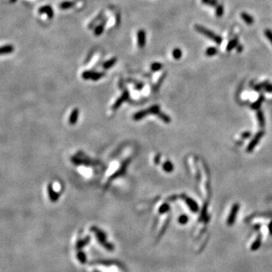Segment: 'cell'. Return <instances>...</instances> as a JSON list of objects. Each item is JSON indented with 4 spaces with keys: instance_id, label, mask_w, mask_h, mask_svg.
Wrapping results in <instances>:
<instances>
[{
    "instance_id": "obj_1",
    "label": "cell",
    "mask_w": 272,
    "mask_h": 272,
    "mask_svg": "<svg viewBox=\"0 0 272 272\" xmlns=\"http://www.w3.org/2000/svg\"><path fill=\"white\" fill-rule=\"evenodd\" d=\"M90 231L95 234V237L98 240V243L102 246L104 247V249H107L108 251H110V252L114 250V245L107 240V234L104 231H102L101 228H99L98 227H96V226H92L90 228Z\"/></svg>"
},
{
    "instance_id": "obj_36",
    "label": "cell",
    "mask_w": 272,
    "mask_h": 272,
    "mask_svg": "<svg viewBox=\"0 0 272 272\" xmlns=\"http://www.w3.org/2000/svg\"><path fill=\"white\" fill-rule=\"evenodd\" d=\"M217 5H218V0H210V2L209 4V6L212 7H215Z\"/></svg>"
},
{
    "instance_id": "obj_30",
    "label": "cell",
    "mask_w": 272,
    "mask_h": 272,
    "mask_svg": "<svg viewBox=\"0 0 272 272\" xmlns=\"http://www.w3.org/2000/svg\"><path fill=\"white\" fill-rule=\"evenodd\" d=\"M162 67H163V65H162V64H160V63L159 62H154L152 64L150 65V69L154 72L159 71V70H161Z\"/></svg>"
},
{
    "instance_id": "obj_9",
    "label": "cell",
    "mask_w": 272,
    "mask_h": 272,
    "mask_svg": "<svg viewBox=\"0 0 272 272\" xmlns=\"http://www.w3.org/2000/svg\"><path fill=\"white\" fill-rule=\"evenodd\" d=\"M38 11H39V13H40V14H46L47 17H48L49 19H52V18L54 17V11H53L52 8L51 7V6H49V5L41 6V7L39 8Z\"/></svg>"
},
{
    "instance_id": "obj_34",
    "label": "cell",
    "mask_w": 272,
    "mask_h": 272,
    "mask_svg": "<svg viewBox=\"0 0 272 272\" xmlns=\"http://www.w3.org/2000/svg\"><path fill=\"white\" fill-rule=\"evenodd\" d=\"M157 116H159V118L161 119L162 120H163V122L166 123H170V118L168 116H167V115L165 114V113H161V112H160V113H159V114L157 115Z\"/></svg>"
},
{
    "instance_id": "obj_3",
    "label": "cell",
    "mask_w": 272,
    "mask_h": 272,
    "mask_svg": "<svg viewBox=\"0 0 272 272\" xmlns=\"http://www.w3.org/2000/svg\"><path fill=\"white\" fill-rule=\"evenodd\" d=\"M105 76V74L103 72H95V71H91V70H86V71L82 72V78L85 80H91L97 81L101 79L102 77H104Z\"/></svg>"
},
{
    "instance_id": "obj_27",
    "label": "cell",
    "mask_w": 272,
    "mask_h": 272,
    "mask_svg": "<svg viewBox=\"0 0 272 272\" xmlns=\"http://www.w3.org/2000/svg\"><path fill=\"white\" fill-rule=\"evenodd\" d=\"M181 56H182V51L179 48H175V49L172 51V57H173L175 59H180L181 57Z\"/></svg>"
},
{
    "instance_id": "obj_40",
    "label": "cell",
    "mask_w": 272,
    "mask_h": 272,
    "mask_svg": "<svg viewBox=\"0 0 272 272\" xmlns=\"http://www.w3.org/2000/svg\"><path fill=\"white\" fill-rule=\"evenodd\" d=\"M268 230H269V233L271 234V235H272V221L269 223L268 225Z\"/></svg>"
},
{
    "instance_id": "obj_14",
    "label": "cell",
    "mask_w": 272,
    "mask_h": 272,
    "mask_svg": "<svg viewBox=\"0 0 272 272\" xmlns=\"http://www.w3.org/2000/svg\"><path fill=\"white\" fill-rule=\"evenodd\" d=\"M261 244H262V240H261V235H258V237H256V240L254 242H252V244L250 246V249L252 252H256V251L259 250V248L261 247Z\"/></svg>"
},
{
    "instance_id": "obj_21",
    "label": "cell",
    "mask_w": 272,
    "mask_h": 272,
    "mask_svg": "<svg viewBox=\"0 0 272 272\" xmlns=\"http://www.w3.org/2000/svg\"><path fill=\"white\" fill-rule=\"evenodd\" d=\"M148 114V112H147V110H140L138 112H137L136 113H135L134 116H133V119L135 120H140L143 119L144 116H146Z\"/></svg>"
},
{
    "instance_id": "obj_28",
    "label": "cell",
    "mask_w": 272,
    "mask_h": 272,
    "mask_svg": "<svg viewBox=\"0 0 272 272\" xmlns=\"http://www.w3.org/2000/svg\"><path fill=\"white\" fill-rule=\"evenodd\" d=\"M188 221H189V218H188V215H184V214L180 215L178 217V222L179 224L182 225H186L188 222Z\"/></svg>"
},
{
    "instance_id": "obj_44",
    "label": "cell",
    "mask_w": 272,
    "mask_h": 272,
    "mask_svg": "<svg viewBox=\"0 0 272 272\" xmlns=\"http://www.w3.org/2000/svg\"><path fill=\"white\" fill-rule=\"evenodd\" d=\"M15 2H17V0H10V2H12V3H14Z\"/></svg>"
},
{
    "instance_id": "obj_39",
    "label": "cell",
    "mask_w": 272,
    "mask_h": 272,
    "mask_svg": "<svg viewBox=\"0 0 272 272\" xmlns=\"http://www.w3.org/2000/svg\"><path fill=\"white\" fill-rule=\"evenodd\" d=\"M159 159H160V157H159V155L155 157V159H154V163H155V164H159Z\"/></svg>"
},
{
    "instance_id": "obj_10",
    "label": "cell",
    "mask_w": 272,
    "mask_h": 272,
    "mask_svg": "<svg viewBox=\"0 0 272 272\" xmlns=\"http://www.w3.org/2000/svg\"><path fill=\"white\" fill-rule=\"evenodd\" d=\"M90 241H91V237L89 236H86V237L82 238V239H79L76 244V249L77 250H81L82 248L88 246Z\"/></svg>"
},
{
    "instance_id": "obj_6",
    "label": "cell",
    "mask_w": 272,
    "mask_h": 272,
    "mask_svg": "<svg viewBox=\"0 0 272 272\" xmlns=\"http://www.w3.org/2000/svg\"><path fill=\"white\" fill-rule=\"evenodd\" d=\"M130 161H131V159H125V161L123 163L122 166H120V168L119 169L117 170L116 172H114V173L112 175V176L110 178V180L111 181V180H113V179H114V178H116L120 177V176H121L122 175H123V174L125 172V169H126V168H127L128 165L129 164Z\"/></svg>"
},
{
    "instance_id": "obj_37",
    "label": "cell",
    "mask_w": 272,
    "mask_h": 272,
    "mask_svg": "<svg viewBox=\"0 0 272 272\" xmlns=\"http://www.w3.org/2000/svg\"><path fill=\"white\" fill-rule=\"evenodd\" d=\"M143 86H144L143 83H142V82H139V83H137V84H136L135 88L137 89L138 90H141L142 88H143Z\"/></svg>"
},
{
    "instance_id": "obj_31",
    "label": "cell",
    "mask_w": 272,
    "mask_h": 272,
    "mask_svg": "<svg viewBox=\"0 0 272 272\" xmlns=\"http://www.w3.org/2000/svg\"><path fill=\"white\" fill-rule=\"evenodd\" d=\"M207 206L206 205H204V206L203 207L202 209V212H201V215H200V221H206V218H208L207 217Z\"/></svg>"
},
{
    "instance_id": "obj_15",
    "label": "cell",
    "mask_w": 272,
    "mask_h": 272,
    "mask_svg": "<svg viewBox=\"0 0 272 272\" xmlns=\"http://www.w3.org/2000/svg\"><path fill=\"white\" fill-rule=\"evenodd\" d=\"M79 111L77 108H75L72 110L70 117H69V123L70 125H75L76 123L78 117H79Z\"/></svg>"
},
{
    "instance_id": "obj_5",
    "label": "cell",
    "mask_w": 272,
    "mask_h": 272,
    "mask_svg": "<svg viewBox=\"0 0 272 272\" xmlns=\"http://www.w3.org/2000/svg\"><path fill=\"white\" fill-rule=\"evenodd\" d=\"M129 91H128L127 89H125L123 91V92L122 95H121V96H120V98H119L116 101V102H115L114 104H113V105L112 106V110H116L118 109L120 106L122 105L123 102L126 101L129 99Z\"/></svg>"
},
{
    "instance_id": "obj_18",
    "label": "cell",
    "mask_w": 272,
    "mask_h": 272,
    "mask_svg": "<svg viewBox=\"0 0 272 272\" xmlns=\"http://www.w3.org/2000/svg\"><path fill=\"white\" fill-rule=\"evenodd\" d=\"M116 61H117V58H116V57H112V58H110V60H108L107 61H105V62L103 64V65H102V67L104 68V70H108V69L112 67L113 65L116 64Z\"/></svg>"
},
{
    "instance_id": "obj_24",
    "label": "cell",
    "mask_w": 272,
    "mask_h": 272,
    "mask_svg": "<svg viewBox=\"0 0 272 272\" xmlns=\"http://www.w3.org/2000/svg\"><path fill=\"white\" fill-rule=\"evenodd\" d=\"M218 49L215 47H209L206 50L205 52V54H206V56H209V57H212V56H214L218 53Z\"/></svg>"
},
{
    "instance_id": "obj_29",
    "label": "cell",
    "mask_w": 272,
    "mask_h": 272,
    "mask_svg": "<svg viewBox=\"0 0 272 272\" xmlns=\"http://www.w3.org/2000/svg\"><path fill=\"white\" fill-rule=\"evenodd\" d=\"M170 210V206H169V204L164 203L160 206L159 208V214H165V213L168 212L169 210Z\"/></svg>"
},
{
    "instance_id": "obj_7",
    "label": "cell",
    "mask_w": 272,
    "mask_h": 272,
    "mask_svg": "<svg viewBox=\"0 0 272 272\" xmlns=\"http://www.w3.org/2000/svg\"><path fill=\"white\" fill-rule=\"evenodd\" d=\"M137 43L138 46L141 48H143L146 45V32L142 29L137 33Z\"/></svg>"
},
{
    "instance_id": "obj_33",
    "label": "cell",
    "mask_w": 272,
    "mask_h": 272,
    "mask_svg": "<svg viewBox=\"0 0 272 272\" xmlns=\"http://www.w3.org/2000/svg\"><path fill=\"white\" fill-rule=\"evenodd\" d=\"M263 100H264L263 96H261L259 98V100L256 102V103H254V104H252V108H253V109H256V110L259 109V108H260V106H261V102L263 101Z\"/></svg>"
},
{
    "instance_id": "obj_13",
    "label": "cell",
    "mask_w": 272,
    "mask_h": 272,
    "mask_svg": "<svg viewBox=\"0 0 272 272\" xmlns=\"http://www.w3.org/2000/svg\"><path fill=\"white\" fill-rule=\"evenodd\" d=\"M185 202H186V203H187V205L188 206V207L190 208V210H191V211L193 212L196 213V212H198V210H199L198 204L197 203V202H196L195 200H193V199L188 197V198L185 199Z\"/></svg>"
},
{
    "instance_id": "obj_19",
    "label": "cell",
    "mask_w": 272,
    "mask_h": 272,
    "mask_svg": "<svg viewBox=\"0 0 272 272\" xmlns=\"http://www.w3.org/2000/svg\"><path fill=\"white\" fill-rule=\"evenodd\" d=\"M14 48L13 45H3V46L1 47V49H0V53H1V55L10 54V53L14 52Z\"/></svg>"
},
{
    "instance_id": "obj_35",
    "label": "cell",
    "mask_w": 272,
    "mask_h": 272,
    "mask_svg": "<svg viewBox=\"0 0 272 272\" xmlns=\"http://www.w3.org/2000/svg\"><path fill=\"white\" fill-rule=\"evenodd\" d=\"M265 35L267 39L272 44V30H271L270 29H266V30H265Z\"/></svg>"
},
{
    "instance_id": "obj_32",
    "label": "cell",
    "mask_w": 272,
    "mask_h": 272,
    "mask_svg": "<svg viewBox=\"0 0 272 272\" xmlns=\"http://www.w3.org/2000/svg\"><path fill=\"white\" fill-rule=\"evenodd\" d=\"M257 117H258L259 125L261 126H264V125H265V118H264L263 113L261 111H259L258 113H257Z\"/></svg>"
},
{
    "instance_id": "obj_16",
    "label": "cell",
    "mask_w": 272,
    "mask_h": 272,
    "mask_svg": "<svg viewBox=\"0 0 272 272\" xmlns=\"http://www.w3.org/2000/svg\"><path fill=\"white\" fill-rule=\"evenodd\" d=\"M240 16H241L242 19L244 21L246 24L248 25H252V23H254V19L251 16L250 14H249L248 13L246 12H242L241 14H240Z\"/></svg>"
},
{
    "instance_id": "obj_23",
    "label": "cell",
    "mask_w": 272,
    "mask_h": 272,
    "mask_svg": "<svg viewBox=\"0 0 272 272\" xmlns=\"http://www.w3.org/2000/svg\"><path fill=\"white\" fill-rule=\"evenodd\" d=\"M163 169L165 172H172L174 169V166H173V165H172V162L166 161L163 164Z\"/></svg>"
},
{
    "instance_id": "obj_22",
    "label": "cell",
    "mask_w": 272,
    "mask_h": 272,
    "mask_svg": "<svg viewBox=\"0 0 272 272\" xmlns=\"http://www.w3.org/2000/svg\"><path fill=\"white\" fill-rule=\"evenodd\" d=\"M239 45V41H238L237 38H234V39H233L231 40V41L228 42L227 45V52H230V51L233 50L234 48H237V46Z\"/></svg>"
},
{
    "instance_id": "obj_11",
    "label": "cell",
    "mask_w": 272,
    "mask_h": 272,
    "mask_svg": "<svg viewBox=\"0 0 272 272\" xmlns=\"http://www.w3.org/2000/svg\"><path fill=\"white\" fill-rule=\"evenodd\" d=\"M107 21H108V18H104L102 21L99 23L98 25L96 26L95 28V30H94V34H95L96 36H101L103 33H104V28H105L106 23H107Z\"/></svg>"
},
{
    "instance_id": "obj_12",
    "label": "cell",
    "mask_w": 272,
    "mask_h": 272,
    "mask_svg": "<svg viewBox=\"0 0 272 272\" xmlns=\"http://www.w3.org/2000/svg\"><path fill=\"white\" fill-rule=\"evenodd\" d=\"M48 196L50 198L51 201L53 203H55L58 200L59 198V194L54 190V188H52V184H48Z\"/></svg>"
},
{
    "instance_id": "obj_41",
    "label": "cell",
    "mask_w": 272,
    "mask_h": 272,
    "mask_svg": "<svg viewBox=\"0 0 272 272\" xmlns=\"http://www.w3.org/2000/svg\"><path fill=\"white\" fill-rule=\"evenodd\" d=\"M201 2L204 5H209L210 2V0H201Z\"/></svg>"
},
{
    "instance_id": "obj_38",
    "label": "cell",
    "mask_w": 272,
    "mask_h": 272,
    "mask_svg": "<svg viewBox=\"0 0 272 272\" xmlns=\"http://www.w3.org/2000/svg\"><path fill=\"white\" fill-rule=\"evenodd\" d=\"M243 48H244V47H243V45H238L237 46V51L238 52H241L242 51H243Z\"/></svg>"
},
{
    "instance_id": "obj_20",
    "label": "cell",
    "mask_w": 272,
    "mask_h": 272,
    "mask_svg": "<svg viewBox=\"0 0 272 272\" xmlns=\"http://www.w3.org/2000/svg\"><path fill=\"white\" fill-rule=\"evenodd\" d=\"M76 258L81 264H86L87 262V256L83 251L78 250L76 253Z\"/></svg>"
},
{
    "instance_id": "obj_4",
    "label": "cell",
    "mask_w": 272,
    "mask_h": 272,
    "mask_svg": "<svg viewBox=\"0 0 272 272\" xmlns=\"http://www.w3.org/2000/svg\"><path fill=\"white\" fill-rule=\"evenodd\" d=\"M240 210V205L238 203H235L231 207V210L230 211L229 215L227 218V225L228 226H232L234 224L235 221H236L237 216L238 212Z\"/></svg>"
},
{
    "instance_id": "obj_8",
    "label": "cell",
    "mask_w": 272,
    "mask_h": 272,
    "mask_svg": "<svg viewBox=\"0 0 272 272\" xmlns=\"http://www.w3.org/2000/svg\"><path fill=\"white\" fill-rule=\"evenodd\" d=\"M263 135H264L263 132H258L254 138L251 141L249 144L248 145V147H247L246 150L248 151V152H251V151H252V150H253L255 147H256V146L257 145V144L259 143V142L260 141L261 137L263 136Z\"/></svg>"
},
{
    "instance_id": "obj_2",
    "label": "cell",
    "mask_w": 272,
    "mask_h": 272,
    "mask_svg": "<svg viewBox=\"0 0 272 272\" xmlns=\"http://www.w3.org/2000/svg\"><path fill=\"white\" fill-rule=\"evenodd\" d=\"M195 30L200 33L203 34L204 36H206V37L212 40V41L215 42L218 45H221L222 42V38L220 36H218L215 33H213L212 31L210 30L209 29L206 28V27H203V26L200 25V24H196L195 25Z\"/></svg>"
},
{
    "instance_id": "obj_25",
    "label": "cell",
    "mask_w": 272,
    "mask_h": 272,
    "mask_svg": "<svg viewBox=\"0 0 272 272\" xmlns=\"http://www.w3.org/2000/svg\"><path fill=\"white\" fill-rule=\"evenodd\" d=\"M224 6L222 4H218L216 6H215V15L217 17H222L224 14Z\"/></svg>"
},
{
    "instance_id": "obj_17",
    "label": "cell",
    "mask_w": 272,
    "mask_h": 272,
    "mask_svg": "<svg viewBox=\"0 0 272 272\" xmlns=\"http://www.w3.org/2000/svg\"><path fill=\"white\" fill-rule=\"evenodd\" d=\"M75 5V2H71V1H64V2H61L58 5V8L61 10H67V9L71 8L72 7H74Z\"/></svg>"
},
{
    "instance_id": "obj_43",
    "label": "cell",
    "mask_w": 272,
    "mask_h": 272,
    "mask_svg": "<svg viewBox=\"0 0 272 272\" xmlns=\"http://www.w3.org/2000/svg\"><path fill=\"white\" fill-rule=\"evenodd\" d=\"M266 89H268V91H272V86H271V85H268V86H266Z\"/></svg>"
},
{
    "instance_id": "obj_26",
    "label": "cell",
    "mask_w": 272,
    "mask_h": 272,
    "mask_svg": "<svg viewBox=\"0 0 272 272\" xmlns=\"http://www.w3.org/2000/svg\"><path fill=\"white\" fill-rule=\"evenodd\" d=\"M147 112L149 113H153V114L158 115L160 113V110H159V105H153L152 107H150L147 109Z\"/></svg>"
},
{
    "instance_id": "obj_42",
    "label": "cell",
    "mask_w": 272,
    "mask_h": 272,
    "mask_svg": "<svg viewBox=\"0 0 272 272\" xmlns=\"http://www.w3.org/2000/svg\"><path fill=\"white\" fill-rule=\"evenodd\" d=\"M242 136L244 137V138H247V137H249L250 136V133L249 132H245V134H243Z\"/></svg>"
}]
</instances>
